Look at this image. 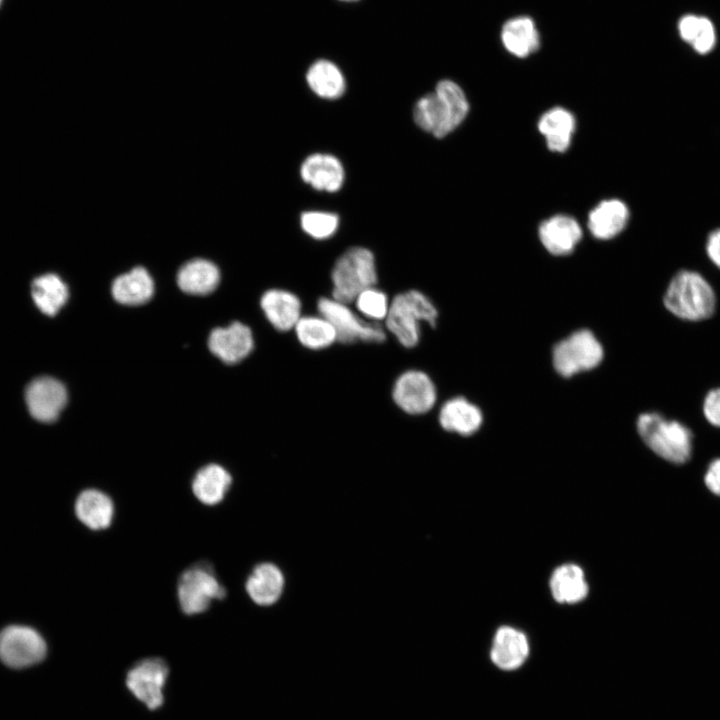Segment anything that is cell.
<instances>
[{
	"label": "cell",
	"instance_id": "30bf717a",
	"mask_svg": "<svg viewBox=\"0 0 720 720\" xmlns=\"http://www.w3.org/2000/svg\"><path fill=\"white\" fill-rule=\"evenodd\" d=\"M168 676L166 663L158 658H146L136 663L127 673L126 684L136 698L149 709L163 703V687Z\"/></svg>",
	"mask_w": 720,
	"mask_h": 720
},
{
	"label": "cell",
	"instance_id": "d6986e66",
	"mask_svg": "<svg viewBox=\"0 0 720 720\" xmlns=\"http://www.w3.org/2000/svg\"><path fill=\"white\" fill-rule=\"evenodd\" d=\"M77 518L92 530L108 528L114 516V504L105 492L90 488L82 491L75 501Z\"/></svg>",
	"mask_w": 720,
	"mask_h": 720
},
{
	"label": "cell",
	"instance_id": "7c38bea8",
	"mask_svg": "<svg viewBox=\"0 0 720 720\" xmlns=\"http://www.w3.org/2000/svg\"><path fill=\"white\" fill-rule=\"evenodd\" d=\"M25 397L31 415L41 422L55 421L67 402L64 385L51 377L33 380L26 389Z\"/></svg>",
	"mask_w": 720,
	"mask_h": 720
},
{
	"label": "cell",
	"instance_id": "ba28073f",
	"mask_svg": "<svg viewBox=\"0 0 720 720\" xmlns=\"http://www.w3.org/2000/svg\"><path fill=\"white\" fill-rule=\"evenodd\" d=\"M317 308L320 315L333 325L337 340L342 343L382 342L386 338L381 325L360 318L346 303L323 297L319 299Z\"/></svg>",
	"mask_w": 720,
	"mask_h": 720
},
{
	"label": "cell",
	"instance_id": "8992f818",
	"mask_svg": "<svg viewBox=\"0 0 720 720\" xmlns=\"http://www.w3.org/2000/svg\"><path fill=\"white\" fill-rule=\"evenodd\" d=\"M226 589L207 562H198L179 577L177 596L181 610L187 615L206 611L212 601L221 600Z\"/></svg>",
	"mask_w": 720,
	"mask_h": 720
},
{
	"label": "cell",
	"instance_id": "277c9868",
	"mask_svg": "<svg viewBox=\"0 0 720 720\" xmlns=\"http://www.w3.org/2000/svg\"><path fill=\"white\" fill-rule=\"evenodd\" d=\"M437 316V309L423 293L410 290L393 298L385 325L401 345L412 348L420 339V323L434 327Z\"/></svg>",
	"mask_w": 720,
	"mask_h": 720
},
{
	"label": "cell",
	"instance_id": "8d00e7d4",
	"mask_svg": "<svg viewBox=\"0 0 720 720\" xmlns=\"http://www.w3.org/2000/svg\"><path fill=\"white\" fill-rule=\"evenodd\" d=\"M340 1L352 2V1H357V0H340Z\"/></svg>",
	"mask_w": 720,
	"mask_h": 720
},
{
	"label": "cell",
	"instance_id": "4dcf8cb0",
	"mask_svg": "<svg viewBox=\"0 0 720 720\" xmlns=\"http://www.w3.org/2000/svg\"><path fill=\"white\" fill-rule=\"evenodd\" d=\"M680 37L699 54L709 53L715 45L716 36L712 22L705 17L686 15L678 24Z\"/></svg>",
	"mask_w": 720,
	"mask_h": 720
},
{
	"label": "cell",
	"instance_id": "9c48e42d",
	"mask_svg": "<svg viewBox=\"0 0 720 720\" xmlns=\"http://www.w3.org/2000/svg\"><path fill=\"white\" fill-rule=\"evenodd\" d=\"M46 652L43 637L31 627L11 625L0 632V660L8 667L32 666L41 662Z\"/></svg>",
	"mask_w": 720,
	"mask_h": 720
},
{
	"label": "cell",
	"instance_id": "7402d4cb",
	"mask_svg": "<svg viewBox=\"0 0 720 720\" xmlns=\"http://www.w3.org/2000/svg\"><path fill=\"white\" fill-rule=\"evenodd\" d=\"M575 127V117L562 107H554L544 112L538 122V129L545 137L547 147L553 152H564L568 149Z\"/></svg>",
	"mask_w": 720,
	"mask_h": 720
},
{
	"label": "cell",
	"instance_id": "836d02e7",
	"mask_svg": "<svg viewBox=\"0 0 720 720\" xmlns=\"http://www.w3.org/2000/svg\"><path fill=\"white\" fill-rule=\"evenodd\" d=\"M702 410L708 423L720 428V387L707 392L703 400Z\"/></svg>",
	"mask_w": 720,
	"mask_h": 720
},
{
	"label": "cell",
	"instance_id": "d590c367",
	"mask_svg": "<svg viewBox=\"0 0 720 720\" xmlns=\"http://www.w3.org/2000/svg\"><path fill=\"white\" fill-rule=\"evenodd\" d=\"M705 250L710 261L720 269V228L711 231L707 237Z\"/></svg>",
	"mask_w": 720,
	"mask_h": 720
},
{
	"label": "cell",
	"instance_id": "d6a6232c",
	"mask_svg": "<svg viewBox=\"0 0 720 720\" xmlns=\"http://www.w3.org/2000/svg\"><path fill=\"white\" fill-rule=\"evenodd\" d=\"M300 224L309 236L315 239H326L336 232L339 218L330 212L308 211L302 213Z\"/></svg>",
	"mask_w": 720,
	"mask_h": 720
},
{
	"label": "cell",
	"instance_id": "f546056e",
	"mask_svg": "<svg viewBox=\"0 0 720 720\" xmlns=\"http://www.w3.org/2000/svg\"><path fill=\"white\" fill-rule=\"evenodd\" d=\"M294 329L299 342L309 349H323L337 340L333 325L322 315L301 317Z\"/></svg>",
	"mask_w": 720,
	"mask_h": 720
},
{
	"label": "cell",
	"instance_id": "5bb4252c",
	"mask_svg": "<svg viewBox=\"0 0 720 720\" xmlns=\"http://www.w3.org/2000/svg\"><path fill=\"white\" fill-rule=\"evenodd\" d=\"M208 345L211 352L223 362L233 364L252 351L254 341L248 326L234 322L228 327L214 329L209 336Z\"/></svg>",
	"mask_w": 720,
	"mask_h": 720
},
{
	"label": "cell",
	"instance_id": "4316f807",
	"mask_svg": "<svg viewBox=\"0 0 720 720\" xmlns=\"http://www.w3.org/2000/svg\"><path fill=\"white\" fill-rule=\"evenodd\" d=\"M154 292L153 280L143 267H136L118 276L112 284V295L124 305H140L150 300Z\"/></svg>",
	"mask_w": 720,
	"mask_h": 720
},
{
	"label": "cell",
	"instance_id": "5b68a950",
	"mask_svg": "<svg viewBox=\"0 0 720 720\" xmlns=\"http://www.w3.org/2000/svg\"><path fill=\"white\" fill-rule=\"evenodd\" d=\"M331 279L332 298L346 304L354 302L362 291L377 282L373 253L363 247L348 249L335 262Z\"/></svg>",
	"mask_w": 720,
	"mask_h": 720
},
{
	"label": "cell",
	"instance_id": "3957f363",
	"mask_svg": "<svg viewBox=\"0 0 720 720\" xmlns=\"http://www.w3.org/2000/svg\"><path fill=\"white\" fill-rule=\"evenodd\" d=\"M637 432L646 446L663 460L681 465L692 456L693 434L683 423L657 412L639 415Z\"/></svg>",
	"mask_w": 720,
	"mask_h": 720
},
{
	"label": "cell",
	"instance_id": "8fae6325",
	"mask_svg": "<svg viewBox=\"0 0 720 720\" xmlns=\"http://www.w3.org/2000/svg\"><path fill=\"white\" fill-rule=\"evenodd\" d=\"M393 399L403 411L409 414H423L435 404L436 388L430 377L418 370L401 374L393 387Z\"/></svg>",
	"mask_w": 720,
	"mask_h": 720
},
{
	"label": "cell",
	"instance_id": "9a60e30c",
	"mask_svg": "<svg viewBox=\"0 0 720 720\" xmlns=\"http://www.w3.org/2000/svg\"><path fill=\"white\" fill-rule=\"evenodd\" d=\"M300 175L304 182L316 190L336 192L343 185L345 172L335 156L314 153L303 161Z\"/></svg>",
	"mask_w": 720,
	"mask_h": 720
},
{
	"label": "cell",
	"instance_id": "1f68e13d",
	"mask_svg": "<svg viewBox=\"0 0 720 720\" xmlns=\"http://www.w3.org/2000/svg\"><path fill=\"white\" fill-rule=\"evenodd\" d=\"M354 302L358 312L372 322L385 320L390 307L387 295L375 287L362 291Z\"/></svg>",
	"mask_w": 720,
	"mask_h": 720
},
{
	"label": "cell",
	"instance_id": "52a82bcc",
	"mask_svg": "<svg viewBox=\"0 0 720 720\" xmlns=\"http://www.w3.org/2000/svg\"><path fill=\"white\" fill-rule=\"evenodd\" d=\"M604 351L595 335L587 329L578 330L558 342L552 353L555 370L563 377H571L597 367Z\"/></svg>",
	"mask_w": 720,
	"mask_h": 720
},
{
	"label": "cell",
	"instance_id": "484cf974",
	"mask_svg": "<svg viewBox=\"0 0 720 720\" xmlns=\"http://www.w3.org/2000/svg\"><path fill=\"white\" fill-rule=\"evenodd\" d=\"M220 273L215 264L204 259L185 263L177 274V283L182 291L193 295H206L214 291L219 283Z\"/></svg>",
	"mask_w": 720,
	"mask_h": 720
},
{
	"label": "cell",
	"instance_id": "e0dca14e",
	"mask_svg": "<svg viewBox=\"0 0 720 720\" xmlns=\"http://www.w3.org/2000/svg\"><path fill=\"white\" fill-rule=\"evenodd\" d=\"M628 219L629 210L626 204L618 199H609L600 202L590 211L587 225L595 238L608 240L625 228Z\"/></svg>",
	"mask_w": 720,
	"mask_h": 720
},
{
	"label": "cell",
	"instance_id": "4fadbf2b",
	"mask_svg": "<svg viewBox=\"0 0 720 720\" xmlns=\"http://www.w3.org/2000/svg\"><path fill=\"white\" fill-rule=\"evenodd\" d=\"M529 651L525 633L511 626H502L494 634L490 659L500 670L514 671L526 662Z\"/></svg>",
	"mask_w": 720,
	"mask_h": 720
},
{
	"label": "cell",
	"instance_id": "44dd1931",
	"mask_svg": "<svg viewBox=\"0 0 720 720\" xmlns=\"http://www.w3.org/2000/svg\"><path fill=\"white\" fill-rule=\"evenodd\" d=\"M482 421L481 410L463 397L446 401L439 413V422L443 429L463 436L475 433Z\"/></svg>",
	"mask_w": 720,
	"mask_h": 720
},
{
	"label": "cell",
	"instance_id": "603a6c76",
	"mask_svg": "<svg viewBox=\"0 0 720 720\" xmlns=\"http://www.w3.org/2000/svg\"><path fill=\"white\" fill-rule=\"evenodd\" d=\"M231 483L230 473L221 465L211 463L196 472L192 480V491L201 503L215 505L224 499Z\"/></svg>",
	"mask_w": 720,
	"mask_h": 720
},
{
	"label": "cell",
	"instance_id": "e575fe53",
	"mask_svg": "<svg viewBox=\"0 0 720 720\" xmlns=\"http://www.w3.org/2000/svg\"><path fill=\"white\" fill-rule=\"evenodd\" d=\"M704 484L713 495L720 497V457L713 459L707 466Z\"/></svg>",
	"mask_w": 720,
	"mask_h": 720
},
{
	"label": "cell",
	"instance_id": "ffe728a7",
	"mask_svg": "<svg viewBox=\"0 0 720 720\" xmlns=\"http://www.w3.org/2000/svg\"><path fill=\"white\" fill-rule=\"evenodd\" d=\"M500 37L504 48L519 58L531 55L540 45L535 22L528 16H517L507 20L502 26Z\"/></svg>",
	"mask_w": 720,
	"mask_h": 720
},
{
	"label": "cell",
	"instance_id": "f1b7e54d",
	"mask_svg": "<svg viewBox=\"0 0 720 720\" xmlns=\"http://www.w3.org/2000/svg\"><path fill=\"white\" fill-rule=\"evenodd\" d=\"M31 293L37 307L49 316L55 315L68 298L66 284L53 273L35 278L31 285Z\"/></svg>",
	"mask_w": 720,
	"mask_h": 720
},
{
	"label": "cell",
	"instance_id": "7a4b0ae2",
	"mask_svg": "<svg viewBox=\"0 0 720 720\" xmlns=\"http://www.w3.org/2000/svg\"><path fill=\"white\" fill-rule=\"evenodd\" d=\"M663 302L675 317L693 322L710 318L717 305L712 285L699 272L688 269L671 278Z\"/></svg>",
	"mask_w": 720,
	"mask_h": 720
},
{
	"label": "cell",
	"instance_id": "cb8c5ba5",
	"mask_svg": "<svg viewBox=\"0 0 720 720\" xmlns=\"http://www.w3.org/2000/svg\"><path fill=\"white\" fill-rule=\"evenodd\" d=\"M283 586V575L280 569L272 563L257 565L246 582L248 595L261 606L275 603L282 593Z\"/></svg>",
	"mask_w": 720,
	"mask_h": 720
},
{
	"label": "cell",
	"instance_id": "6da1fadb",
	"mask_svg": "<svg viewBox=\"0 0 720 720\" xmlns=\"http://www.w3.org/2000/svg\"><path fill=\"white\" fill-rule=\"evenodd\" d=\"M469 103L462 88L451 80H441L434 92L421 97L414 108L415 123L424 131L442 138L465 119Z\"/></svg>",
	"mask_w": 720,
	"mask_h": 720
},
{
	"label": "cell",
	"instance_id": "d4e9b609",
	"mask_svg": "<svg viewBox=\"0 0 720 720\" xmlns=\"http://www.w3.org/2000/svg\"><path fill=\"white\" fill-rule=\"evenodd\" d=\"M553 598L562 604H575L588 594V584L583 570L575 564L557 567L550 578Z\"/></svg>",
	"mask_w": 720,
	"mask_h": 720
},
{
	"label": "cell",
	"instance_id": "74e56055",
	"mask_svg": "<svg viewBox=\"0 0 720 720\" xmlns=\"http://www.w3.org/2000/svg\"><path fill=\"white\" fill-rule=\"evenodd\" d=\"M0 2H1V0H0Z\"/></svg>",
	"mask_w": 720,
	"mask_h": 720
},
{
	"label": "cell",
	"instance_id": "83f0119b",
	"mask_svg": "<svg viewBox=\"0 0 720 720\" xmlns=\"http://www.w3.org/2000/svg\"><path fill=\"white\" fill-rule=\"evenodd\" d=\"M306 81L310 89L324 99L341 97L346 88L345 78L339 67L326 59H319L311 64L306 73Z\"/></svg>",
	"mask_w": 720,
	"mask_h": 720
},
{
	"label": "cell",
	"instance_id": "ac0fdd59",
	"mask_svg": "<svg viewBox=\"0 0 720 720\" xmlns=\"http://www.w3.org/2000/svg\"><path fill=\"white\" fill-rule=\"evenodd\" d=\"M269 322L280 331L295 327L301 316V302L291 292L272 289L265 292L260 301Z\"/></svg>",
	"mask_w": 720,
	"mask_h": 720
},
{
	"label": "cell",
	"instance_id": "2e32d148",
	"mask_svg": "<svg viewBox=\"0 0 720 720\" xmlns=\"http://www.w3.org/2000/svg\"><path fill=\"white\" fill-rule=\"evenodd\" d=\"M543 246L553 255L570 254L581 240L579 223L568 215H555L543 221L538 230Z\"/></svg>",
	"mask_w": 720,
	"mask_h": 720
}]
</instances>
